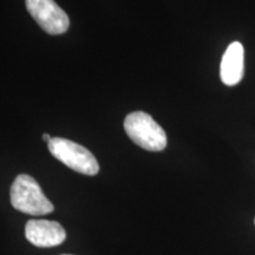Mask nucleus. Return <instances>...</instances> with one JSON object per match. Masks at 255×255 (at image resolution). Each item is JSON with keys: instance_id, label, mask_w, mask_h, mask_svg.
I'll list each match as a JSON object with an SVG mask.
<instances>
[{"instance_id": "f257e3e1", "label": "nucleus", "mask_w": 255, "mask_h": 255, "mask_svg": "<svg viewBox=\"0 0 255 255\" xmlns=\"http://www.w3.org/2000/svg\"><path fill=\"white\" fill-rule=\"evenodd\" d=\"M11 205L14 209L28 215H45L55 210L51 201L44 195L36 180L30 175L15 177L9 190Z\"/></svg>"}, {"instance_id": "f03ea898", "label": "nucleus", "mask_w": 255, "mask_h": 255, "mask_svg": "<svg viewBox=\"0 0 255 255\" xmlns=\"http://www.w3.org/2000/svg\"><path fill=\"white\" fill-rule=\"evenodd\" d=\"M124 130L129 138L148 151H162L168 139L162 127L149 114L135 111L124 120Z\"/></svg>"}, {"instance_id": "7ed1b4c3", "label": "nucleus", "mask_w": 255, "mask_h": 255, "mask_svg": "<svg viewBox=\"0 0 255 255\" xmlns=\"http://www.w3.org/2000/svg\"><path fill=\"white\" fill-rule=\"evenodd\" d=\"M47 146L53 157L79 174L94 176L100 171V165L95 156L78 143L60 137H52Z\"/></svg>"}, {"instance_id": "20e7f679", "label": "nucleus", "mask_w": 255, "mask_h": 255, "mask_svg": "<svg viewBox=\"0 0 255 255\" xmlns=\"http://www.w3.org/2000/svg\"><path fill=\"white\" fill-rule=\"evenodd\" d=\"M25 2L28 13L46 33L57 36L68 31L70 19L55 0H26Z\"/></svg>"}, {"instance_id": "39448f33", "label": "nucleus", "mask_w": 255, "mask_h": 255, "mask_svg": "<svg viewBox=\"0 0 255 255\" xmlns=\"http://www.w3.org/2000/svg\"><path fill=\"white\" fill-rule=\"evenodd\" d=\"M27 241L37 247H55L66 239L65 229L59 222L49 220H30L25 226Z\"/></svg>"}, {"instance_id": "423d86ee", "label": "nucleus", "mask_w": 255, "mask_h": 255, "mask_svg": "<svg viewBox=\"0 0 255 255\" xmlns=\"http://www.w3.org/2000/svg\"><path fill=\"white\" fill-rule=\"evenodd\" d=\"M245 50L240 41H233L223 53L220 65V77L225 85L234 87L244 78Z\"/></svg>"}, {"instance_id": "0eeeda50", "label": "nucleus", "mask_w": 255, "mask_h": 255, "mask_svg": "<svg viewBox=\"0 0 255 255\" xmlns=\"http://www.w3.org/2000/svg\"><path fill=\"white\" fill-rule=\"evenodd\" d=\"M51 139H52V137H51L49 133H44V135H43V141H45L46 143H49Z\"/></svg>"}, {"instance_id": "6e6552de", "label": "nucleus", "mask_w": 255, "mask_h": 255, "mask_svg": "<svg viewBox=\"0 0 255 255\" xmlns=\"http://www.w3.org/2000/svg\"><path fill=\"white\" fill-rule=\"evenodd\" d=\"M63 255H68V254H63Z\"/></svg>"}, {"instance_id": "1a4fd4ad", "label": "nucleus", "mask_w": 255, "mask_h": 255, "mask_svg": "<svg viewBox=\"0 0 255 255\" xmlns=\"http://www.w3.org/2000/svg\"><path fill=\"white\" fill-rule=\"evenodd\" d=\"M254 222H255V220H254Z\"/></svg>"}]
</instances>
